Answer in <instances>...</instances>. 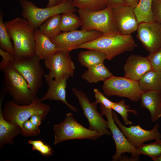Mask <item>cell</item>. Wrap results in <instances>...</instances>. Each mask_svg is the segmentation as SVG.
<instances>
[{
    "mask_svg": "<svg viewBox=\"0 0 161 161\" xmlns=\"http://www.w3.org/2000/svg\"><path fill=\"white\" fill-rule=\"evenodd\" d=\"M112 109L121 115L126 125L132 124V122L128 119L129 113H132L135 115L138 114L136 111L130 109L129 106L125 104V101L124 100H121L117 102H114Z\"/></svg>",
    "mask_w": 161,
    "mask_h": 161,
    "instance_id": "31",
    "label": "cell"
},
{
    "mask_svg": "<svg viewBox=\"0 0 161 161\" xmlns=\"http://www.w3.org/2000/svg\"><path fill=\"white\" fill-rule=\"evenodd\" d=\"M108 0H73L75 7L83 10L95 11L106 7Z\"/></svg>",
    "mask_w": 161,
    "mask_h": 161,
    "instance_id": "29",
    "label": "cell"
},
{
    "mask_svg": "<svg viewBox=\"0 0 161 161\" xmlns=\"http://www.w3.org/2000/svg\"><path fill=\"white\" fill-rule=\"evenodd\" d=\"M79 52L78 60L80 64L87 69L94 66L103 64L106 59L105 55L97 50L88 49Z\"/></svg>",
    "mask_w": 161,
    "mask_h": 161,
    "instance_id": "24",
    "label": "cell"
},
{
    "mask_svg": "<svg viewBox=\"0 0 161 161\" xmlns=\"http://www.w3.org/2000/svg\"><path fill=\"white\" fill-rule=\"evenodd\" d=\"M152 70V66L147 57L139 55H130L123 67L125 76L137 81L145 73Z\"/></svg>",
    "mask_w": 161,
    "mask_h": 161,
    "instance_id": "18",
    "label": "cell"
},
{
    "mask_svg": "<svg viewBox=\"0 0 161 161\" xmlns=\"http://www.w3.org/2000/svg\"><path fill=\"white\" fill-rule=\"evenodd\" d=\"M75 12H67L61 14L60 29L61 32L73 31L81 26V20L79 16Z\"/></svg>",
    "mask_w": 161,
    "mask_h": 161,
    "instance_id": "28",
    "label": "cell"
},
{
    "mask_svg": "<svg viewBox=\"0 0 161 161\" xmlns=\"http://www.w3.org/2000/svg\"><path fill=\"white\" fill-rule=\"evenodd\" d=\"M34 35L35 54L41 60L46 59L58 51L55 44L38 28L35 29Z\"/></svg>",
    "mask_w": 161,
    "mask_h": 161,
    "instance_id": "21",
    "label": "cell"
},
{
    "mask_svg": "<svg viewBox=\"0 0 161 161\" xmlns=\"http://www.w3.org/2000/svg\"><path fill=\"white\" fill-rule=\"evenodd\" d=\"M154 161H161V156L157 158Z\"/></svg>",
    "mask_w": 161,
    "mask_h": 161,
    "instance_id": "42",
    "label": "cell"
},
{
    "mask_svg": "<svg viewBox=\"0 0 161 161\" xmlns=\"http://www.w3.org/2000/svg\"><path fill=\"white\" fill-rule=\"evenodd\" d=\"M125 4L129 6L134 8L138 4L140 0H122Z\"/></svg>",
    "mask_w": 161,
    "mask_h": 161,
    "instance_id": "40",
    "label": "cell"
},
{
    "mask_svg": "<svg viewBox=\"0 0 161 161\" xmlns=\"http://www.w3.org/2000/svg\"><path fill=\"white\" fill-rule=\"evenodd\" d=\"M23 129L21 134L24 136H35L38 135L40 132L38 127L33 125L29 120L23 124Z\"/></svg>",
    "mask_w": 161,
    "mask_h": 161,
    "instance_id": "34",
    "label": "cell"
},
{
    "mask_svg": "<svg viewBox=\"0 0 161 161\" xmlns=\"http://www.w3.org/2000/svg\"><path fill=\"white\" fill-rule=\"evenodd\" d=\"M44 77L48 89L45 94L40 98L42 102L48 100L61 101L71 110L76 112L78 111L77 109L69 104L66 99L67 81L69 78L66 76L56 80L50 77L48 74H45Z\"/></svg>",
    "mask_w": 161,
    "mask_h": 161,
    "instance_id": "17",
    "label": "cell"
},
{
    "mask_svg": "<svg viewBox=\"0 0 161 161\" xmlns=\"http://www.w3.org/2000/svg\"><path fill=\"white\" fill-rule=\"evenodd\" d=\"M77 12L82 22L81 29L96 30L110 35L118 32L115 24L112 9L106 7L97 11H88L78 9Z\"/></svg>",
    "mask_w": 161,
    "mask_h": 161,
    "instance_id": "7",
    "label": "cell"
},
{
    "mask_svg": "<svg viewBox=\"0 0 161 161\" xmlns=\"http://www.w3.org/2000/svg\"><path fill=\"white\" fill-rule=\"evenodd\" d=\"M13 42L15 55L21 58L35 55V29L27 20L19 17L5 23Z\"/></svg>",
    "mask_w": 161,
    "mask_h": 161,
    "instance_id": "1",
    "label": "cell"
},
{
    "mask_svg": "<svg viewBox=\"0 0 161 161\" xmlns=\"http://www.w3.org/2000/svg\"><path fill=\"white\" fill-rule=\"evenodd\" d=\"M0 55L2 58L0 63V69L1 71L3 68L8 65L9 62L12 59L14 55L1 48L0 49Z\"/></svg>",
    "mask_w": 161,
    "mask_h": 161,
    "instance_id": "37",
    "label": "cell"
},
{
    "mask_svg": "<svg viewBox=\"0 0 161 161\" xmlns=\"http://www.w3.org/2000/svg\"><path fill=\"white\" fill-rule=\"evenodd\" d=\"M113 120L129 143L135 148L141 145L146 141L161 139V134L159 131V125L156 124L151 130H147L142 128L138 124L129 127L125 126L120 122L117 115L112 111Z\"/></svg>",
    "mask_w": 161,
    "mask_h": 161,
    "instance_id": "12",
    "label": "cell"
},
{
    "mask_svg": "<svg viewBox=\"0 0 161 161\" xmlns=\"http://www.w3.org/2000/svg\"><path fill=\"white\" fill-rule=\"evenodd\" d=\"M140 100L141 106L149 112L152 122L161 117V93L154 91H144Z\"/></svg>",
    "mask_w": 161,
    "mask_h": 161,
    "instance_id": "20",
    "label": "cell"
},
{
    "mask_svg": "<svg viewBox=\"0 0 161 161\" xmlns=\"http://www.w3.org/2000/svg\"><path fill=\"white\" fill-rule=\"evenodd\" d=\"M28 143L32 145V149L33 150L39 151L44 156L49 157L52 155L53 153L50 146L45 144L41 140H29Z\"/></svg>",
    "mask_w": 161,
    "mask_h": 161,
    "instance_id": "32",
    "label": "cell"
},
{
    "mask_svg": "<svg viewBox=\"0 0 161 161\" xmlns=\"http://www.w3.org/2000/svg\"><path fill=\"white\" fill-rule=\"evenodd\" d=\"M103 34L96 30H76L61 32L57 36L50 39L55 44L58 51L70 52L75 47L95 40Z\"/></svg>",
    "mask_w": 161,
    "mask_h": 161,
    "instance_id": "11",
    "label": "cell"
},
{
    "mask_svg": "<svg viewBox=\"0 0 161 161\" xmlns=\"http://www.w3.org/2000/svg\"><path fill=\"white\" fill-rule=\"evenodd\" d=\"M112 9L114 22L119 32L131 35L137 30L139 23L134 8L124 4Z\"/></svg>",
    "mask_w": 161,
    "mask_h": 161,
    "instance_id": "16",
    "label": "cell"
},
{
    "mask_svg": "<svg viewBox=\"0 0 161 161\" xmlns=\"http://www.w3.org/2000/svg\"><path fill=\"white\" fill-rule=\"evenodd\" d=\"M1 71L4 75L2 86L16 103L29 104L37 97L32 93L25 79L13 67L8 65Z\"/></svg>",
    "mask_w": 161,
    "mask_h": 161,
    "instance_id": "4",
    "label": "cell"
},
{
    "mask_svg": "<svg viewBox=\"0 0 161 161\" xmlns=\"http://www.w3.org/2000/svg\"><path fill=\"white\" fill-rule=\"evenodd\" d=\"M53 129L55 145L65 140L75 139L95 140L102 136L98 132L87 129L78 123L71 112L66 114L62 122L55 125Z\"/></svg>",
    "mask_w": 161,
    "mask_h": 161,
    "instance_id": "8",
    "label": "cell"
},
{
    "mask_svg": "<svg viewBox=\"0 0 161 161\" xmlns=\"http://www.w3.org/2000/svg\"><path fill=\"white\" fill-rule=\"evenodd\" d=\"M124 4H125L122 0H108L106 7L112 8L120 5Z\"/></svg>",
    "mask_w": 161,
    "mask_h": 161,
    "instance_id": "39",
    "label": "cell"
},
{
    "mask_svg": "<svg viewBox=\"0 0 161 161\" xmlns=\"http://www.w3.org/2000/svg\"><path fill=\"white\" fill-rule=\"evenodd\" d=\"M61 14L53 16L44 21L38 28L40 32L50 39L58 35L61 32L60 29Z\"/></svg>",
    "mask_w": 161,
    "mask_h": 161,
    "instance_id": "25",
    "label": "cell"
},
{
    "mask_svg": "<svg viewBox=\"0 0 161 161\" xmlns=\"http://www.w3.org/2000/svg\"><path fill=\"white\" fill-rule=\"evenodd\" d=\"M66 0H48V3L46 7H49L58 5Z\"/></svg>",
    "mask_w": 161,
    "mask_h": 161,
    "instance_id": "41",
    "label": "cell"
},
{
    "mask_svg": "<svg viewBox=\"0 0 161 161\" xmlns=\"http://www.w3.org/2000/svg\"><path fill=\"white\" fill-rule=\"evenodd\" d=\"M3 15H0V46L1 48L15 55V52L7 32L5 23L3 20Z\"/></svg>",
    "mask_w": 161,
    "mask_h": 161,
    "instance_id": "30",
    "label": "cell"
},
{
    "mask_svg": "<svg viewBox=\"0 0 161 161\" xmlns=\"http://www.w3.org/2000/svg\"><path fill=\"white\" fill-rule=\"evenodd\" d=\"M154 0H140L134 8V12L139 24L154 21L151 6Z\"/></svg>",
    "mask_w": 161,
    "mask_h": 161,
    "instance_id": "27",
    "label": "cell"
},
{
    "mask_svg": "<svg viewBox=\"0 0 161 161\" xmlns=\"http://www.w3.org/2000/svg\"><path fill=\"white\" fill-rule=\"evenodd\" d=\"M72 91L78 99L83 114L88 121V129L98 132L102 136L111 135V133L109 129L107 121L104 119L101 113L97 111L98 103L96 100L90 102L86 93L75 88H73Z\"/></svg>",
    "mask_w": 161,
    "mask_h": 161,
    "instance_id": "10",
    "label": "cell"
},
{
    "mask_svg": "<svg viewBox=\"0 0 161 161\" xmlns=\"http://www.w3.org/2000/svg\"><path fill=\"white\" fill-rule=\"evenodd\" d=\"M41 60L35 54L21 58L14 55L8 65L13 67L23 76L32 93L36 97L43 85L42 78L45 74Z\"/></svg>",
    "mask_w": 161,
    "mask_h": 161,
    "instance_id": "6",
    "label": "cell"
},
{
    "mask_svg": "<svg viewBox=\"0 0 161 161\" xmlns=\"http://www.w3.org/2000/svg\"><path fill=\"white\" fill-rule=\"evenodd\" d=\"M6 94L3 91L1 92L0 99V148L6 144H13L14 138L21 134L22 129L18 125L10 123L4 118L2 106Z\"/></svg>",
    "mask_w": 161,
    "mask_h": 161,
    "instance_id": "19",
    "label": "cell"
},
{
    "mask_svg": "<svg viewBox=\"0 0 161 161\" xmlns=\"http://www.w3.org/2000/svg\"><path fill=\"white\" fill-rule=\"evenodd\" d=\"M151 10L154 21L161 24V0H154Z\"/></svg>",
    "mask_w": 161,
    "mask_h": 161,
    "instance_id": "36",
    "label": "cell"
},
{
    "mask_svg": "<svg viewBox=\"0 0 161 161\" xmlns=\"http://www.w3.org/2000/svg\"><path fill=\"white\" fill-rule=\"evenodd\" d=\"M137 45L131 35L115 34L101 36L91 41L75 47L78 49H93L103 52L106 59L111 60L124 52L132 51Z\"/></svg>",
    "mask_w": 161,
    "mask_h": 161,
    "instance_id": "2",
    "label": "cell"
},
{
    "mask_svg": "<svg viewBox=\"0 0 161 161\" xmlns=\"http://www.w3.org/2000/svg\"><path fill=\"white\" fill-rule=\"evenodd\" d=\"M29 120L33 125L38 127L41 125V121L44 120L41 116L36 114L33 115Z\"/></svg>",
    "mask_w": 161,
    "mask_h": 161,
    "instance_id": "38",
    "label": "cell"
},
{
    "mask_svg": "<svg viewBox=\"0 0 161 161\" xmlns=\"http://www.w3.org/2000/svg\"><path fill=\"white\" fill-rule=\"evenodd\" d=\"M107 97L114 96L126 97L133 101H139L144 92L138 82L124 77L112 76L104 81L102 86Z\"/></svg>",
    "mask_w": 161,
    "mask_h": 161,
    "instance_id": "9",
    "label": "cell"
},
{
    "mask_svg": "<svg viewBox=\"0 0 161 161\" xmlns=\"http://www.w3.org/2000/svg\"><path fill=\"white\" fill-rule=\"evenodd\" d=\"M69 52L58 51L44 60L45 66L49 70L48 74L56 80L74 75L75 69Z\"/></svg>",
    "mask_w": 161,
    "mask_h": 161,
    "instance_id": "13",
    "label": "cell"
},
{
    "mask_svg": "<svg viewBox=\"0 0 161 161\" xmlns=\"http://www.w3.org/2000/svg\"><path fill=\"white\" fill-rule=\"evenodd\" d=\"M93 91L97 103L103 105L108 109H112V108L114 102L106 98L97 89H94Z\"/></svg>",
    "mask_w": 161,
    "mask_h": 161,
    "instance_id": "35",
    "label": "cell"
},
{
    "mask_svg": "<svg viewBox=\"0 0 161 161\" xmlns=\"http://www.w3.org/2000/svg\"><path fill=\"white\" fill-rule=\"evenodd\" d=\"M138 82L144 91H154L161 93V71L150 70L145 73Z\"/></svg>",
    "mask_w": 161,
    "mask_h": 161,
    "instance_id": "23",
    "label": "cell"
},
{
    "mask_svg": "<svg viewBox=\"0 0 161 161\" xmlns=\"http://www.w3.org/2000/svg\"><path fill=\"white\" fill-rule=\"evenodd\" d=\"M22 8V16L35 29H37L51 17L67 12L77 11L73 0H66L57 5L44 8L37 7L28 0H19Z\"/></svg>",
    "mask_w": 161,
    "mask_h": 161,
    "instance_id": "5",
    "label": "cell"
},
{
    "mask_svg": "<svg viewBox=\"0 0 161 161\" xmlns=\"http://www.w3.org/2000/svg\"><path fill=\"white\" fill-rule=\"evenodd\" d=\"M150 61L153 70L161 71V47L155 51L149 53L147 57Z\"/></svg>",
    "mask_w": 161,
    "mask_h": 161,
    "instance_id": "33",
    "label": "cell"
},
{
    "mask_svg": "<svg viewBox=\"0 0 161 161\" xmlns=\"http://www.w3.org/2000/svg\"><path fill=\"white\" fill-rule=\"evenodd\" d=\"M146 155L150 157L154 161L161 156V139L156 140L152 143L143 144L136 148L131 154V158L136 160L140 154Z\"/></svg>",
    "mask_w": 161,
    "mask_h": 161,
    "instance_id": "26",
    "label": "cell"
},
{
    "mask_svg": "<svg viewBox=\"0 0 161 161\" xmlns=\"http://www.w3.org/2000/svg\"><path fill=\"white\" fill-rule=\"evenodd\" d=\"M100 105L101 113L107 118L108 128L115 144L116 151L112 157V161L119 160L123 154L127 153L131 154L136 148L129 143L114 122L112 115V109H108L103 105Z\"/></svg>",
    "mask_w": 161,
    "mask_h": 161,
    "instance_id": "14",
    "label": "cell"
},
{
    "mask_svg": "<svg viewBox=\"0 0 161 161\" xmlns=\"http://www.w3.org/2000/svg\"><path fill=\"white\" fill-rule=\"evenodd\" d=\"M50 108L49 105L42 103L40 99L36 97L31 103L26 105L18 104L13 100L7 101L4 107L3 114L6 120L18 125L22 131L24 122L36 114L41 116L44 120Z\"/></svg>",
    "mask_w": 161,
    "mask_h": 161,
    "instance_id": "3",
    "label": "cell"
},
{
    "mask_svg": "<svg viewBox=\"0 0 161 161\" xmlns=\"http://www.w3.org/2000/svg\"><path fill=\"white\" fill-rule=\"evenodd\" d=\"M137 37L149 53L161 47V24L154 21L140 23Z\"/></svg>",
    "mask_w": 161,
    "mask_h": 161,
    "instance_id": "15",
    "label": "cell"
},
{
    "mask_svg": "<svg viewBox=\"0 0 161 161\" xmlns=\"http://www.w3.org/2000/svg\"><path fill=\"white\" fill-rule=\"evenodd\" d=\"M113 76L104 64H98L87 69L81 76L82 79L89 83H97L103 82Z\"/></svg>",
    "mask_w": 161,
    "mask_h": 161,
    "instance_id": "22",
    "label": "cell"
}]
</instances>
